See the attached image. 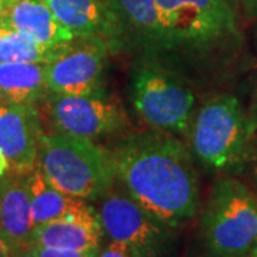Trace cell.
<instances>
[{
  "mask_svg": "<svg viewBox=\"0 0 257 257\" xmlns=\"http://www.w3.org/2000/svg\"><path fill=\"white\" fill-rule=\"evenodd\" d=\"M116 177L159 223L177 226L196 214L199 179L183 143L167 132L121 140L111 152Z\"/></svg>",
  "mask_w": 257,
  "mask_h": 257,
  "instance_id": "1",
  "label": "cell"
},
{
  "mask_svg": "<svg viewBox=\"0 0 257 257\" xmlns=\"http://www.w3.org/2000/svg\"><path fill=\"white\" fill-rule=\"evenodd\" d=\"M37 167L64 194L96 199L111 189L116 170L111 152L93 140L63 133H42Z\"/></svg>",
  "mask_w": 257,
  "mask_h": 257,
  "instance_id": "2",
  "label": "cell"
},
{
  "mask_svg": "<svg viewBox=\"0 0 257 257\" xmlns=\"http://www.w3.org/2000/svg\"><path fill=\"white\" fill-rule=\"evenodd\" d=\"M202 239L207 257H244L257 244V199L236 179L213 186L203 211Z\"/></svg>",
  "mask_w": 257,
  "mask_h": 257,
  "instance_id": "3",
  "label": "cell"
},
{
  "mask_svg": "<svg viewBox=\"0 0 257 257\" xmlns=\"http://www.w3.org/2000/svg\"><path fill=\"white\" fill-rule=\"evenodd\" d=\"M251 126L234 96H220L203 104L192 124V147L203 165L226 169L246 152Z\"/></svg>",
  "mask_w": 257,
  "mask_h": 257,
  "instance_id": "4",
  "label": "cell"
},
{
  "mask_svg": "<svg viewBox=\"0 0 257 257\" xmlns=\"http://www.w3.org/2000/svg\"><path fill=\"white\" fill-rule=\"evenodd\" d=\"M132 101L149 126L167 133H186L190 126L194 93L175 74L145 66L132 86Z\"/></svg>",
  "mask_w": 257,
  "mask_h": 257,
  "instance_id": "5",
  "label": "cell"
},
{
  "mask_svg": "<svg viewBox=\"0 0 257 257\" xmlns=\"http://www.w3.org/2000/svg\"><path fill=\"white\" fill-rule=\"evenodd\" d=\"M43 101L56 133L93 140L119 132L127 121L119 103L101 90L84 96L47 92Z\"/></svg>",
  "mask_w": 257,
  "mask_h": 257,
  "instance_id": "6",
  "label": "cell"
},
{
  "mask_svg": "<svg viewBox=\"0 0 257 257\" xmlns=\"http://www.w3.org/2000/svg\"><path fill=\"white\" fill-rule=\"evenodd\" d=\"M165 40L209 43L230 35L234 13L227 0H157Z\"/></svg>",
  "mask_w": 257,
  "mask_h": 257,
  "instance_id": "7",
  "label": "cell"
},
{
  "mask_svg": "<svg viewBox=\"0 0 257 257\" xmlns=\"http://www.w3.org/2000/svg\"><path fill=\"white\" fill-rule=\"evenodd\" d=\"M107 62V47L101 37H76L46 63L49 92L84 96L101 90V76Z\"/></svg>",
  "mask_w": 257,
  "mask_h": 257,
  "instance_id": "8",
  "label": "cell"
},
{
  "mask_svg": "<svg viewBox=\"0 0 257 257\" xmlns=\"http://www.w3.org/2000/svg\"><path fill=\"white\" fill-rule=\"evenodd\" d=\"M101 229L111 241H121L140 250L149 251L160 243L163 229L130 194L113 192L103 194L99 210Z\"/></svg>",
  "mask_w": 257,
  "mask_h": 257,
  "instance_id": "9",
  "label": "cell"
},
{
  "mask_svg": "<svg viewBox=\"0 0 257 257\" xmlns=\"http://www.w3.org/2000/svg\"><path fill=\"white\" fill-rule=\"evenodd\" d=\"M42 133L36 106L0 103V152L12 175L28 176L36 169Z\"/></svg>",
  "mask_w": 257,
  "mask_h": 257,
  "instance_id": "10",
  "label": "cell"
},
{
  "mask_svg": "<svg viewBox=\"0 0 257 257\" xmlns=\"http://www.w3.org/2000/svg\"><path fill=\"white\" fill-rule=\"evenodd\" d=\"M33 230L28 176H3L0 179V234L8 246L32 244Z\"/></svg>",
  "mask_w": 257,
  "mask_h": 257,
  "instance_id": "11",
  "label": "cell"
},
{
  "mask_svg": "<svg viewBox=\"0 0 257 257\" xmlns=\"http://www.w3.org/2000/svg\"><path fill=\"white\" fill-rule=\"evenodd\" d=\"M74 37H106L120 26L106 0H43Z\"/></svg>",
  "mask_w": 257,
  "mask_h": 257,
  "instance_id": "12",
  "label": "cell"
},
{
  "mask_svg": "<svg viewBox=\"0 0 257 257\" xmlns=\"http://www.w3.org/2000/svg\"><path fill=\"white\" fill-rule=\"evenodd\" d=\"M2 18L42 46L60 47L76 39L43 0H13Z\"/></svg>",
  "mask_w": 257,
  "mask_h": 257,
  "instance_id": "13",
  "label": "cell"
},
{
  "mask_svg": "<svg viewBox=\"0 0 257 257\" xmlns=\"http://www.w3.org/2000/svg\"><path fill=\"white\" fill-rule=\"evenodd\" d=\"M101 224L96 211L49 221L33 230L32 244L43 247L93 250L100 246Z\"/></svg>",
  "mask_w": 257,
  "mask_h": 257,
  "instance_id": "14",
  "label": "cell"
},
{
  "mask_svg": "<svg viewBox=\"0 0 257 257\" xmlns=\"http://www.w3.org/2000/svg\"><path fill=\"white\" fill-rule=\"evenodd\" d=\"M28 186L35 227L49 221L83 216L94 211L83 199L64 194L53 187L37 166L30 175H28Z\"/></svg>",
  "mask_w": 257,
  "mask_h": 257,
  "instance_id": "15",
  "label": "cell"
},
{
  "mask_svg": "<svg viewBox=\"0 0 257 257\" xmlns=\"http://www.w3.org/2000/svg\"><path fill=\"white\" fill-rule=\"evenodd\" d=\"M49 92L46 63H0V101L20 106H36Z\"/></svg>",
  "mask_w": 257,
  "mask_h": 257,
  "instance_id": "16",
  "label": "cell"
},
{
  "mask_svg": "<svg viewBox=\"0 0 257 257\" xmlns=\"http://www.w3.org/2000/svg\"><path fill=\"white\" fill-rule=\"evenodd\" d=\"M119 23L139 35L165 40L157 0H106Z\"/></svg>",
  "mask_w": 257,
  "mask_h": 257,
  "instance_id": "17",
  "label": "cell"
},
{
  "mask_svg": "<svg viewBox=\"0 0 257 257\" xmlns=\"http://www.w3.org/2000/svg\"><path fill=\"white\" fill-rule=\"evenodd\" d=\"M72 43V42H70ZM64 46L46 47L29 39L9 22L0 16V63L9 62H35L49 63L62 53Z\"/></svg>",
  "mask_w": 257,
  "mask_h": 257,
  "instance_id": "18",
  "label": "cell"
},
{
  "mask_svg": "<svg viewBox=\"0 0 257 257\" xmlns=\"http://www.w3.org/2000/svg\"><path fill=\"white\" fill-rule=\"evenodd\" d=\"M35 246V244H33ZM39 257H97L100 250H70V248H57V247H43L35 246Z\"/></svg>",
  "mask_w": 257,
  "mask_h": 257,
  "instance_id": "19",
  "label": "cell"
},
{
  "mask_svg": "<svg viewBox=\"0 0 257 257\" xmlns=\"http://www.w3.org/2000/svg\"><path fill=\"white\" fill-rule=\"evenodd\" d=\"M97 257H143V253L126 243L111 241L107 247L99 253Z\"/></svg>",
  "mask_w": 257,
  "mask_h": 257,
  "instance_id": "20",
  "label": "cell"
},
{
  "mask_svg": "<svg viewBox=\"0 0 257 257\" xmlns=\"http://www.w3.org/2000/svg\"><path fill=\"white\" fill-rule=\"evenodd\" d=\"M9 257H39L33 244L9 246Z\"/></svg>",
  "mask_w": 257,
  "mask_h": 257,
  "instance_id": "21",
  "label": "cell"
},
{
  "mask_svg": "<svg viewBox=\"0 0 257 257\" xmlns=\"http://www.w3.org/2000/svg\"><path fill=\"white\" fill-rule=\"evenodd\" d=\"M10 172V167L9 163H8V159L5 157V155L0 152V179L3 177V176H6V173H9Z\"/></svg>",
  "mask_w": 257,
  "mask_h": 257,
  "instance_id": "22",
  "label": "cell"
},
{
  "mask_svg": "<svg viewBox=\"0 0 257 257\" xmlns=\"http://www.w3.org/2000/svg\"><path fill=\"white\" fill-rule=\"evenodd\" d=\"M0 257H9V246L2 234H0Z\"/></svg>",
  "mask_w": 257,
  "mask_h": 257,
  "instance_id": "23",
  "label": "cell"
},
{
  "mask_svg": "<svg viewBox=\"0 0 257 257\" xmlns=\"http://www.w3.org/2000/svg\"><path fill=\"white\" fill-rule=\"evenodd\" d=\"M12 2H13V0H0V16L8 10V8H9Z\"/></svg>",
  "mask_w": 257,
  "mask_h": 257,
  "instance_id": "24",
  "label": "cell"
},
{
  "mask_svg": "<svg viewBox=\"0 0 257 257\" xmlns=\"http://www.w3.org/2000/svg\"><path fill=\"white\" fill-rule=\"evenodd\" d=\"M247 6H257V0H243Z\"/></svg>",
  "mask_w": 257,
  "mask_h": 257,
  "instance_id": "25",
  "label": "cell"
},
{
  "mask_svg": "<svg viewBox=\"0 0 257 257\" xmlns=\"http://www.w3.org/2000/svg\"><path fill=\"white\" fill-rule=\"evenodd\" d=\"M251 254H253V257H257V244L254 246V248L251 250Z\"/></svg>",
  "mask_w": 257,
  "mask_h": 257,
  "instance_id": "26",
  "label": "cell"
},
{
  "mask_svg": "<svg viewBox=\"0 0 257 257\" xmlns=\"http://www.w3.org/2000/svg\"><path fill=\"white\" fill-rule=\"evenodd\" d=\"M256 177H257V153H256Z\"/></svg>",
  "mask_w": 257,
  "mask_h": 257,
  "instance_id": "27",
  "label": "cell"
}]
</instances>
